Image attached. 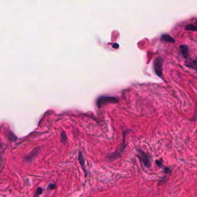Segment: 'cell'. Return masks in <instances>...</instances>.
Returning <instances> with one entry per match:
<instances>
[{"mask_svg": "<svg viewBox=\"0 0 197 197\" xmlns=\"http://www.w3.org/2000/svg\"><path fill=\"white\" fill-rule=\"evenodd\" d=\"M138 154L137 155L141 160L144 166L146 168H150L152 166V160L150 155L145 153L142 149H138Z\"/></svg>", "mask_w": 197, "mask_h": 197, "instance_id": "cell-1", "label": "cell"}, {"mask_svg": "<svg viewBox=\"0 0 197 197\" xmlns=\"http://www.w3.org/2000/svg\"><path fill=\"white\" fill-rule=\"evenodd\" d=\"M131 130H129V129H127V130H126L124 131L123 132V144L120 147V149L119 150H117L116 152H115L112 155H110V157H109V159L110 160H116L117 158H119L120 156H121V155L122 153H123V152L124 151V150L126 149V146L125 145V139H126V136L127 135V134L128 132H129Z\"/></svg>", "mask_w": 197, "mask_h": 197, "instance_id": "cell-2", "label": "cell"}, {"mask_svg": "<svg viewBox=\"0 0 197 197\" xmlns=\"http://www.w3.org/2000/svg\"><path fill=\"white\" fill-rule=\"evenodd\" d=\"M162 63L163 59L161 56L157 57L153 63L155 72L156 75L160 77H161L162 74Z\"/></svg>", "mask_w": 197, "mask_h": 197, "instance_id": "cell-3", "label": "cell"}, {"mask_svg": "<svg viewBox=\"0 0 197 197\" xmlns=\"http://www.w3.org/2000/svg\"><path fill=\"white\" fill-rule=\"evenodd\" d=\"M118 99L113 97H100L97 101V105L98 107L100 108L102 105L106 102H117Z\"/></svg>", "mask_w": 197, "mask_h": 197, "instance_id": "cell-4", "label": "cell"}, {"mask_svg": "<svg viewBox=\"0 0 197 197\" xmlns=\"http://www.w3.org/2000/svg\"><path fill=\"white\" fill-rule=\"evenodd\" d=\"M40 150H41V147H37L35 148L28 155H27V157H26V160L27 161H31L32 160V158L36 155H38L40 153Z\"/></svg>", "mask_w": 197, "mask_h": 197, "instance_id": "cell-5", "label": "cell"}, {"mask_svg": "<svg viewBox=\"0 0 197 197\" xmlns=\"http://www.w3.org/2000/svg\"><path fill=\"white\" fill-rule=\"evenodd\" d=\"M185 65L189 68H193L197 70V60L195 59H190L188 60L185 63Z\"/></svg>", "mask_w": 197, "mask_h": 197, "instance_id": "cell-6", "label": "cell"}, {"mask_svg": "<svg viewBox=\"0 0 197 197\" xmlns=\"http://www.w3.org/2000/svg\"><path fill=\"white\" fill-rule=\"evenodd\" d=\"M161 40L162 41L167 42L174 43L175 42V40L172 38L170 35L168 34H164L161 37Z\"/></svg>", "mask_w": 197, "mask_h": 197, "instance_id": "cell-7", "label": "cell"}, {"mask_svg": "<svg viewBox=\"0 0 197 197\" xmlns=\"http://www.w3.org/2000/svg\"><path fill=\"white\" fill-rule=\"evenodd\" d=\"M180 52L184 58H187L188 57V47L187 45H181L180 46Z\"/></svg>", "mask_w": 197, "mask_h": 197, "instance_id": "cell-8", "label": "cell"}, {"mask_svg": "<svg viewBox=\"0 0 197 197\" xmlns=\"http://www.w3.org/2000/svg\"><path fill=\"white\" fill-rule=\"evenodd\" d=\"M78 160H79V162L80 163V164L81 165L82 167L83 168H84V166H85V160L84 158L83 157V155H82L81 153H79V157H78Z\"/></svg>", "mask_w": 197, "mask_h": 197, "instance_id": "cell-9", "label": "cell"}, {"mask_svg": "<svg viewBox=\"0 0 197 197\" xmlns=\"http://www.w3.org/2000/svg\"><path fill=\"white\" fill-rule=\"evenodd\" d=\"M155 163H156V165L158 166V167L159 168H162L163 169L165 167V166L163 165V160L162 159L156 160Z\"/></svg>", "mask_w": 197, "mask_h": 197, "instance_id": "cell-10", "label": "cell"}, {"mask_svg": "<svg viewBox=\"0 0 197 197\" xmlns=\"http://www.w3.org/2000/svg\"><path fill=\"white\" fill-rule=\"evenodd\" d=\"M185 30L189 31H197V26H196L193 24H188L185 27Z\"/></svg>", "mask_w": 197, "mask_h": 197, "instance_id": "cell-11", "label": "cell"}, {"mask_svg": "<svg viewBox=\"0 0 197 197\" xmlns=\"http://www.w3.org/2000/svg\"><path fill=\"white\" fill-rule=\"evenodd\" d=\"M42 194V188L41 187H38L35 192V194L34 197H39V196Z\"/></svg>", "mask_w": 197, "mask_h": 197, "instance_id": "cell-12", "label": "cell"}, {"mask_svg": "<svg viewBox=\"0 0 197 197\" xmlns=\"http://www.w3.org/2000/svg\"><path fill=\"white\" fill-rule=\"evenodd\" d=\"M67 136H66L65 133L64 131H63L62 133H61V137H60V139H61V141L62 142L65 143V142L67 141Z\"/></svg>", "mask_w": 197, "mask_h": 197, "instance_id": "cell-13", "label": "cell"}, {"mask_svg": "<svg viewBox=\"0 0 197 197\" xmlns=\"http://www.w3.org/2000/svg\"><path fill=\"white\" fill-rule=\"evenodd\" d=\"M9 139L10 141H16L17 140V137L12 132H10L9 134Z\"/></svg>", "mask_w": 197, "mask_h": 197, "instance_id": "cell-14", "label": "cell"}, {"mask_svg": "<svg viewBox=\"0 0 197 197\" xmlns=\"http://www.w3.org/2000/svg\"><path fill=\"white\" fill-rule=\"evenodd\" d=\"M48 187H49V188L50 190H53V189H55L56 188V185L55 184H50L49 185Z\"/></svg>", "mask_w": 197, "mask_h": 197, "instance_id": "cell-15", "label": "cell"}, {"mask_svg": "<svg viewBox=\"0 0 197 197\" xmlns=\"http://www.w3.org/2000/svg\"><path fill=\"white\" fill-rule=\"evenodd\" d=\"M113 47H114V48H118L119 47V45L118 44H114L113 45Z\"/></svg>", "mask_w": 197, "mask_h": 197, "instance_id": "cell-16", "label": "cell"}, {"mask_svg": "<svg viewBox=\"0 0 197 197\" xmlns=\"http://www.w3.org/2000/svg\"><path fill=\"white\" fill-rule=\"evenodd\" d=\"M196 24H197V20H196Z\"/></svg>", "mask_w": 197, "mask_h": 197, "instance_id": "cell-17", "label": "cell"}]
</instances>
